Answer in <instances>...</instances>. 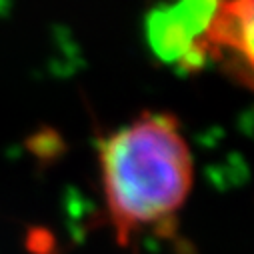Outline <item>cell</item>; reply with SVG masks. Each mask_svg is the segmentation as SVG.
<instances>
[{
  "label": "cell",
  "instance_id": "1",
  "mask_svg": "<svg viewBox=\"0 0 254 254\" xmlns=\"http://www.w3.org/2000/svg\"><path fill=\"white\" fill-rule=\"evenodd\" d=\"M102 184L120 238L172 216L192 186V158L172 116L144 114L100 146Z\"/></svg>",
  "mask_w": 254,
  "mask_h": 254
},
{
  "label": "cell",
  "instance_id": "2",
  "mask_svg": "<svg viewBox=\"0 0 254 254\" xmlns=\"http://www.w3.org/2000/svg\"><path fill=\"white\" fill-rule=\"evenodd\" d=\"M220 4L180 2L158 6L146 18V38L168 64H198L212 50V26Z\"/></svg>",
  "mask_w": 254,
  "mask_h": 254
},
{
  "label": "cell",
  "instance_id": "3",
  "mask_svg": "<svg viewBox=\"0 0 254 254\" xmlns=\"http://www.w3.org/2000/svg\"><path fill=\"white\" fill-rule=\"evenodd\" d=\"M212 48H228L254 74V2L220 4L212 26Z\"/></svg>",
  "mask_w": 254,
  "mask_h": 254
}]
</instances>
